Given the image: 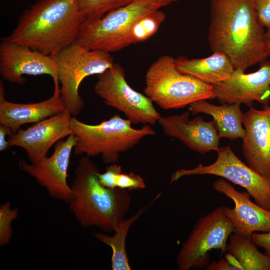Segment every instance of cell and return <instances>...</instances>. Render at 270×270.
I'll return each instance as SVG.
<instances>
[{
  "instance_id": "cell-30",
  "label": "cell",
  "mask_w": 270,
  "mask_h": 270,
  "mask_svg": "<svg viewBox=\"0 0 270 270\" xmlns=\"http://www.w3.org/2000/svg\"><path fill=\"white\" fill-rule=\"evenodd\" d=\"M251 237L258 246L264 250V254L270 256V232H254Z\"/></svg>"
},
{
  "instance_id": "cell-11",
  "label": "cell",
  "mask_w": 270,
  "mask_h": 270,
  "mask_svg": "<svg viewBox=\"0 0 270 270\" xmlns=\"http://www.w3.org/2000/svg\"><path fill=\"white\" fill-rule=\"evenodd\" d=\"M75 145L73 134L54 145L52 154L34 163L19 160L20 168L44 188L50 197L69 203L74 196L68 182V168Z\"/></svg>"
},
{
  "instance_id": "cell-31",
  "label": "cell",
  "mask_w": 270,
  "mask_h": 270,
  "mask_svg": "<svg viewBox=\"0 0 270 270\" xmlns=\"http://www.w3.org/2000/svg\"><path fill=\"white\" fill-rule=\"evenodd\" d=\"M14 134L8 126L0 124V151H6L10 146L8 140H6L7 136H10Z\"/></svg>"
},
{
  "instance_id": "cell-20",
  "label": "cell",
  "mask_w": 270,
  "mask_h": 270,
  "mask_svg": "<svg viewBox=\"0 0 270 270\" xmlns=\"http://www.w3.org/2000/svg\"><path fill=\"white\" fill-rule=\"evenodd\" d=\"M192 114L203 113L212 116L218 136L230 140L242 138L245 129L242 128L243 112L238 104H224L220 106L212 104L206 100L195 102L189 105Z\"/></svg>"
},
{
  "instance_id": "cell-28",
  "label": "cell",
  "mask_w": 270,
  "mask_h": 270,
  "mask_svg": "<svg viewBox=\"0 0 270 270\" xmlns=\"http://www.w3.org/2000/svg\"><path fill=\"white\" fill-rule=\"evenodd\" d=\"M260 21L267 31H270V0H254Z\"/></svg>"
},
{
  "instance_id": "cell-6",
  "label": "cell",
  "mask_w": 270,
  "mask_h": 270,
  "mask_svg": "<svg viewBox=\"0 0 270 270\" xmlns=\"http://www.w3.org/2000/svg\"><path fill=\"white\" fill-rule=\"evenodd\" d=\"M66 110L76 116L84 107L79 88L86 77L100 74L114 64L110 53L89 49L76 41L53 56Z\"/></svg>"
},
{
  "instance_id": "cell-33",
  "label": "cell",
  "mask_w": 270,
  "mask_h": 270,
  "mask_svg": "<svg viewBox=\"0 0 270 270\" xmlns=\"http://www.w3.org/2000/svg\"><path fill=\"white\" fill-rule=\"evenodd\" d=\"M266 37L268 46L270 50V31H266Z\"/></svg>"
},
{
  "instance_id": "cell-23",
  "label": "cell",
  "mask_w": 270,
  "mask_h": 270,
  "mask_svg": "<svg viewBox=\"0 0 270 270\" xmlns=\"http://www.w3.org/2000/svg\"><path fill=\"white\" fill-rule=\"evenodd\" d=\"M160 9L152 11L138 18L131 27L125 41V47L144 42L154 35L166 19Z\"/></svg>"
},
{
  "instance_id": "cell-29",
  "label": "cell",
  "mask_w": 270,
  "mask_h": 270,
  "mask_svg": "<svg viewBox=\"0 0 270 270\" xmlns=\"http://www.w3.org/2000/svg\"><path fill=\"white\" fill-rule=\"evenodd\" d=\"M206 270H242V268L232 257L226 254L224 258L209 264L206 267Z\"/></svg>"
},
{
  "instance_id": "cell-14",
  "label": "cell",
  "mask_w": 270,
  "mask_h": 270,
  "mask_svg": "<svg viewBox=\"0 0 270 270\" xmlns=\"http://www.w3.org/2000/svg\"><path fill=\"white\" fill-rule=\"evenodd\" d=\"M214 87L216 98L222 104H243L251 107L256 101L269 104L270 60L260 63V68L253 72L234 69L228 79Z\"/></svg>"
},
{
  "instance_id": "cell-5",
  "label": "cell",
  "mask_w": 270,
  "mask_h": 270,
  "mask_svg": "<svg viewBox=\"0 0 270 270\" xmlns=\"http://www.w3.org/2000/svg\"><path fill=\"white\" fill-rule=\"evenodd\" d=\"M145 94L164 110L179 108L200 100L216 98L214 87L178 70L176 59L164 55L148 68Z\"/></svg>"
},
{
  "instance_id": "cell-21",
  "label": "cell",
  "mask_w": 270,
  "mask_h": 270,
  "mask_svg": "<svg viewBox=\"0 0 270 270\" xmlns=\"http://www.w3.org/2000/svg\"><path fill=\"white\" fill-rule=\"evenodd\" d=\"M160 196L158 194L146 206L140 209L134 215L124 218L118 224L112 236L104 233H94V236L100 241L110 246L112 250L111 266L113 270H130L132 269L126 250V241L130 228L144 212Z\"/></svg>"
},
{
  "instance_id": "cell-12",
  "label": "cell",
  "mask_w": 270,
  "mask_h": 270,
  "mask_svg": "<svg viewBox=\"0 0 270 270\" xmlns=\"http://www.w3.org/2000/svg\"><path fill=\"white\" fill-rule=\"evenodd\" d=\"M0 74L5 80L20 84L26 81L24 75L48 74L54 82L58 81L53 56L5 38L0 42Z\"/></svg>"
},
{
  "instance_id": "cell-3",
  "label": "cell",
  "mask_w": 270,
  "mask_h": 270,
  "mask_svg": "<svg viewBox=\"0 0 270 270\" xmlns=\"http://www.w3.org/2000/svg\"><path fill=\"white\" fill-rule=\"evenodd\" d=\"M99 172L90 158L84 156L80 159L71 186L74 197L69 208L82 226L114 231L129 210L131 196L128 190L104 186Z\"/></svg>"
},
{
  "instance_id": "cell-10",
  "label": "cell",
  "mask_w": 270,
  "mask_h": 270,
  "mask_svg": "<svg viewBox=\"0 0 270 270\" xmlns=\"http://www.w3.org/2000/svg\"><path fill=\"white\" fill-rule=\"evenodd\" d=\"M216 160L209 165L199 164L190 169L182 168L171 176L170 182L194 175L220 176L246 190L257 204L270 210V180L262 176L243 162L229 146L220 148Z\"/></svg>"
},
{
  "instance_id": "cell-2",
  "label": "cell",
  "mask_w": 270,
  "mask_h": 270,
  "mask_svg": "<svg viewBox=\"0 0 270 270\" xmlns=\"http://www.w3.org/2000/svg\"><path fill=\"white\" fill-rule=\"evenodd\" d=\"M86 18L78 0H38L6 39L54 56L76 42Z\"/></svg>"
},
{
  "instance_id": "cell-15",
  "label": "cell",
  "mask_w": 270,
  "mask_h": 270,
  "mask_svg": "<svg viewBox=\"0 0 270 270\" xmlns=\"http://www.w3.org/2000/svg\"><path fill=\"white\" fill-rule=\"evenodd\" d=\"M245 134L242 152L246 164L263 177L270 180V106L262 110L252 106L244 114Z\"/></svg>"
},
{
  "instance_id": "cell-25",
  "label": "cell",
  "mask_w": 270,
  "mask_h": 270,
  "mask_svg": "<svg viewBox=\"0 0 270 270\" xmlns=\"http://www.w3.org/2000/svg\"><path fill=\"white\" fill-rule=\"evenodd\" d=\"M18 211L12 208L10 202H6L0 206V246L8 244L12 236L13 230L12 222L18 218Z\"/></svg>"
},
{
  "instance_id": "cell-26",
  "label": "cell",
  "mask_w": 270,
  "mask_h": 270,
  "mask_svg": "<svg viewBox=\"0 0 270 270\" xmlns=\"http://www.w3.org/2000/svg\"><path fill=\"white\" fill-rule=\"evenodd\" d=\"M116 187L126 190H142L146 187L144 178L134 172H121L116 177Z\"/></svg>"
},
{
  "instance_id": "cell-4",
  "label": "cell",
  "mask_w": 270,
  "mask_h": 270,
  "mask_svg": "<svg viewBox=\"0 0 270 270\" xmlns=\"http://www.w3.org/2000/svg\"><path fill=\"white\" fill-rule=\"evenodd\" d=\"M132 124L117 114L96 124H88L72 117L74 151L89 158L100 156L106 164L116 163L122 153L134 147L146 136L155 134L150 125L134 128Z\"/></svg>"
},
{
  "instance_id": "cell-19",
  "label": "cell",
  "mask_w": 270,
  "mask_h": 270,
  "mask_svg": "<svg viewBox=\"0 0 270 270\" xmlns=\"http://www.w3.org/2000/svg\"><path fill=\"white\" fill-rule=\"evenodd\" d=\"M176 65L181 72L213 86L228 79L235 69L228 57L220 52L200 58L180 57Z\"/></svg>"
},
{
  "instance_id": "cell-8",
  "label": "cell",
  "mask_w": 270,
  "mask_h": 270,
  "mask_svg": "<svg viewBox=\"0 0 270 270\" xmlns=\"http://www.w3.org/2000/svg\"><path fill=\"white\" fill-rule=\"evenodd\" d=\"M225 208L223 206L217 207L196 222L178 255V270L204 268L209 264L210 250L226 252L234 230Z\"/></svg>"
},
{
  "instance_id": "cell-7",
  "label": "cell",
  "mask_w": 270,
  "mask_h": 270,
  "mask_svg": "<svg viewBox=\"0 0 270 270\" xmlns=\"http://www.w3.org/2000/svg\"><path fill=\"white\" fill-rule=\"evenodd\" d=\"M165 6L158 2L134 0L101 18L86 20L76 41L90 49L112 52L125 48V41L134 24L140 17Z\"/></svg>"
},
{
  "instance_id": "cell-13",
  "label": "cell",
  "mask_w": 270,
  "mask_h": 270,
  "mask_svg": "<svg viewBox=\"0 0 270 270\" xmlns=\"http://www.w3.org/2000/svg\"><path fill=\"white\" fill-rule=\"evenodd\" d=\"M72 118L69 112L64 110L24 130L19 129L8 136L10 146L22 148L30 162H38L48 156V152L53 145L72 134Z\"/></svg>"
},
{
  "instance_id": "cell-9",
  "label": "cell",
  "mask_w": 270,
  "mask_h": 270,
  "mask_svg": "<svg viewBox=\"0 0 270 270\" xmlns=\"http://www.w3.org/2000/svg\"><path fill=\"white\" fill-rule=\"evenodd\" d=\"M94 90L106 105L124 113L132 124L154 125L161 116L148 97L128 84L118 63L98 75Z\"/></svg>"
},
{
  "instance_id": "cell-34",
  "label": "cell",
  "mask_w": 270,
  "mask_h": 270,
  "mask_svg": "<svg viewBox=\"0 0 270 270\" xmlns=\"http://www.w3.org/2000/svg\"><path fill=\"white\" fill-rule=\"evenodd\" d=\"M269 105H270V103H269Z\"/></svg>"
},
{
  "instance_id": "cell-18",
  "label": "cell",
  "mask_w": 270,
  "mask_h": 270,
  "mask_svg": "<svg viewBox=\"0 0 270 270\" xmlns=\"http://www.w3.org/2000/svg\"><path fill=\"white\" fill-rule=\"evenodd\" d=\"M54 82V92L48 98L38 102L21 104L9 102L4 98V87L0 80V124L8 127L14 134L22 125L37 122L66 110L60 82Z\"/></svg>"
},
{
  "instance_id": "cell-32",
  "label": "cell",
  "mask_w": 270,
  "mask_h": 270,
  "mask_svg": "<svg viewBox=\"0 0 270 270\" xmlns=\"http://www.w3.org/2000/svg\"><path fill=\"white\" fill-rule=\"evenodd\" d=\"M152 0V1L160 2L163 4L165 6H166L170 4L178 2L180 0Z\"/></svg>"
},
{
  "instance_id": "cell-16",
  "label": "cell",
  "mask_w": 270,
  "mask_h": 270,
  "mask_svg": "<svg viewBox=\"0 0 270 270\" xmlns=\"http://www.w3.org/2000/svg\"><path fill=\"white\" fill-rule=\"evenodd\" d=\"M212 187L234 203L232 208L228 206L225 208L226 214L234 226V233L251 237L254 232H270V210L252 201L247 192L238 190L222 178L214 182Z\"/></svg>"
},
{
  "instance_id": "cell-24",
  "label": "cell",
  "mask_w": 270,
  "mask_h": 270,
  "mask_svg": "<svg viewBox=\"0 0 270 270\" xmlns=\"http://www.w3.org/2000/svg\"><path fill=\"white\" fill-rule=\"evenodd\" d=\"M134 0H78L86 20H94Z\"/></svg>"
},
{
  "instance_id": "cell-22",
  "label": "cell",
  "mask_w": 270,
  "mask_h": 270,
  "mask_svg": "<svg viewBox=\"0 0 270 270\" xmlns=\"http://www.w3.org/2000/svg\"><path fill=\"white\" fill-rule=\"evenodd\" d=\"M226 252L242 270H270V256L260 252L252 237L234 233L229 238Z\"/></svg>"
},
{
  "instance_id": "cell-17",
  "label": "cell",
  "mask_w": 270,
  "mask_h": 270,
  "mask_svg": "<svg viewBox=\"0 0 270 270\" xmlns=\"http://www.w3.org/2000/svg\"><path fill=\"white\" fill-rule=\"evenodd\" d=\"M188 110L181 114L160 116L158 122L164 133L182 142L202 154L220 148V138L214 120L206 122L200 116L190 120Z\"/></svg>"
},
{
  "instance_id": "cell-1",
  "label": "cell",
  "mask_w": 270,
  "mask_h": 270,
  "mask_svg": "<svg viewBox=\"0 0 270 270\" xmlns=\"http://www.w3.org/2000/svg\"><path fill=\"white\" fill-rule=\"evenodd\" d=\"M208 38L212 51L226 54L235 69L245 72L270 56L254 0H211Z\"/></svg>"
},
{
  "instance_id": "cell-27",
  "label": "cell",
  "mask_w": 270,
  "mask_h": 270,
  "mask_svg": "<svg viewBox=\"0 0 270 270\" xmlns=\"http://www.w3.org/2000/svg\"><path fill=\"white\" fill-rule=\"evenodd\" d=\"M122 172V167L116 164H112L108 166L103 173L98 174V178L100 182L105 187L114 189L116 187V178L117 176Z\"/></svg>"
}]
</instances>
